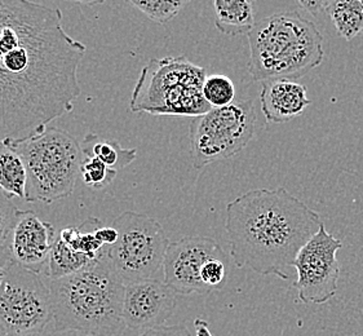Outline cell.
I'll return each mask as SVG.
<instances>
[{"instance_id": "1", "label": "cell", "mask_w": 363, "mask_h": 336, "mask_svg": "<svg viewBox=\"0 0 363 336\" xmlns=\"http://www.w3.org/2000/svg\"><path fill=\"white\" fill-rule=\"evenodd\" d=\"M57 7L0 0V144L20 141L73 111L87 51Z\"/></svg>"}, {"instance_id": "2", "label": "cell", "mask_w": 363, "mask_h": 336, "mask_svg": "<svg viewBox=\"0 0 363 336\" xmlns=\"http://www.w3.org/2000/svg\"><path fill=\"white\" fill-rule=\"evenodd\" d=\"M225 213L235 267L284 281L300 250L323 225L318 212L284 188L250 190L229 202Z\"/></svg>"}, {"instance_id": "3", "label": "cell", "mask_w": 363, "mask_h": 336, "mask_svg": "<svg viewBox=\"0 0 363 336\" xmlns=\"http://www.w3.org/2000/svg\"><path fill=\"white\" fill-rule=\"evenodd\" d=\"M55 331L78 330L97 336H123L125 286L113 269L106 250L72 276L50 281Z\"/></svg>"}, {"instance_id": "4", "label": "cell", "mask_w": 363, "mask_h": 336, "mask_svg": "<svg viewBox=\"0 0 363 336\" xmlns=\"http://www.w3.org/2000/svg\"><path fill=\"white\" fill-rule=\"evenodd\" d=\"M247 37L248 73L254 82L300 79L325 59L317 25L296 11L262 18Z\"/></svg>"}, {"instance_id": "5", "label": "cell", "mask_w": 363, "mask_h": 336, "mask_svg": "<svg viewBox=\"0 0 363 336\" xmlns=\"http://www.w3.org/2000/svg\"><path fill=\"white\" fill-rule=\"evenodd\" d=\"M203 67L185 56L150 60L132 92L130 109L153 116L199 117L211 108L204 100Z\"/></svg>"}, {"instance_id": "6", "label": "cell", "mask_w": 363, "mask_h": 336, "mask_svg": "<svg viewBox=\"0 0 363 336\" xmlns=\"http://www.w3.org/2000/svg\"><path fill=\"white\" fill-rule=\"evenodd\" d=\"M4 145L20 154L28 172L26 202L53 203L73 194L83 153L69 132L47 127L42 132Z\"/></svg>"}, {"instance_id": "7", "label": "cell", "mask_w": 363, "mask_h": 336, "mask_svg": "<svg viewBox=\"0 0 363 336\" xmlns=\"http://www.w3.org/2000/svg\"><path fill=\"white\" fill-rule=\"evenodd\" d=\"M111 227L116 228L119 237L106 254L123 285L157 279L171 243L160 223L144 213L124 211L116 216Z\"/></svg>"}, {"instance_id": "8", "label": "cell", "mask_w": 363, "mask_h": 336, "mask_svg": "<svg viewBox=\"0 0 363 336\" xmlns=\"http://www.w3.org/2000/svg\"><path fill=\"white\" fill-rule=\"evenodd\" d=\"M254 100L211 109L190 123L191 161L196 169L213 162L229 159L252 141L256 130Z\"/></svg>"}, {"instance_id": "9", "label": "cell", "mask_w": 363, "mask_h": 336, "mask_svg": "<svg viewBox=\"0 0 363 336\" xmlns=\"http://www.w3.org/2000/svg\"><path fill=\"white\" fill-rule=\"evenodd\" d=\"M53 323L51 291L40 273L18 264L8 265L0 287V325L7 335L50 329Z\"/></svg>"}, {"instance_id": "10", "label": "cell", "mask_w": 363, "mask_h": 336, "mask_svg": "<svg viewBox=\"0 0 363 336\" xmlns=\"http://www.w3.org/2000/svg\"><path fill=\"white\" fill-rule=\"evenodd\" d=\"M342 242L328 233L325 224L300 250L292 267L298 273L294 289L304 304H325L337 293L340 264L337 252Z\"/></svg>"}, {"instance_id": "11", "label": "cell", "mask_w": 363, "mask_h": 336, "mask_svg": "<svg viewBox=\"0 0 363 336\" xmlns=\"http://www.w3.org/2000/svg\"><path fill=\"white\" fill-rule=\"evenodd\" d=\"M216 257L228 255L210 237H184L171 242L163 263V281L180 295H208L210 291L203 285L201 273L204 264Z\"/></svg>"}, {"instance_id": "12", "label": "cell", "mask_w": 363, "mask_h": 336, "mask_svg": "<svg viewBox=\"0 0 363 336\" xmlns=\"http://www.w3.org/2000/svg\"><path fill=\"white\" fill-rule=\"evenodd\" d=\"M176 293L164 281L147 279L125 286L123 322L125 329L138 332L157 329L174 315Z\"/></svg>"}, {"instance_id": "13", "label": "cell", "mask_w": 363, "mask_h": 336, "mask_svg": "<svg viewBox=\"0 0 363 336\" xmlns=\"http://www.w3.org/2000/svg\"><path fill=\"white\" fill-rule=\"evenodd\" d=\"M55 228L33 211H17L11 238L9 251L13 263L40 273L48 263L53 243Z\"/></svg>"}, {"instance_id": "14", "label": "cell", "mask_w": 363, "mask_h": 336, "mask_svg": "<svg viewBox=\"0 0 363 336\" xmlns=\"http://www.w3.org/2000/svg\"><path fill=\"white\" fill-rule=\"evenodd\" d=\"M262 111L267 123H287L298 118L312 103L304 84L290 79L262 82Z\"/></svg>"}, {"instance_id": "15", "label": "cell", "mask_w": 363, "mask_h": 336, "mask_svg": "<svg viewBox=\"0 0 363 336\" xmlns=\"http://www.w3.org/2000/svg\"><path fill=\"white\" fill-rule=\"evenodd\" d=\"M218 31L228 37L248 34L255 26L254 1L251 0H215Z\"/></svg>"}, {"instance_id": "16", "label": "cell", "mask_w": 363, "mask_h": 336, "mask_svg": "<svg viewBox=\"0 0 363 336\" xmlns=\"http://www.w3.org/2000/svg\"><path fill=\"white\" fill-rule=\"evenodd\" d=\"M80 149L83 157H96L114 171L128 167L138 157L136 149H124L116 140L105 139L96 133L86 135Z\"/></svg>"}, {"instance_id": "17", "label": "cell", "mask_w": 363, "mask_h": 336, "mask_svg": "<svg viewBox=\"0 0 363 336\" xmlns=\"http://www.w3.org/2000/svg\"><path fill=\"white\" fill-rule=\"evenodd\" d=\"M28 172L20 154L0 144V191L9 198H26Z\"/></svg>"}, {"instance_id": "18", "label": "cell", "mask_w": 363, "mask_h": 336, "mask_svg": "<svg viewBox=\"0 0 363 336\" xmlns=\"http://www.w3.org/2000/svg\"><path fill=\"white\" fill-rule=\"evenodd\" d=\"M326 13L330 15L335 29L345 40H353L363 34V0L330 1Z\"/></svg>"}, {"instance_id": "19", "label": "cell", "mask_w": 363, "mask_h": 336, "mask_svg": "<svg viewBox=\"0 0 363 336\" xmlns=\"http://www.w3.org/2000/svg\"><path fill=\"white\" fill-rule=\"evenodd\" d=\"M99 257H92L75 251L58 237L53 243L50 260H48L50 281L67 277L74 273L83 271L84 268H87L88 265L96 262Z\"/></svg>"}, {"instance_id": "20", "label": "cell", "mask_w": 363, "mask_h": 336, "mask_svg": "<svg viewBox=\"0 0 363 336\" xmlns=\"http://www.w3.org/2000/svg\"><path fill=\"white\" fill-rule=\"evenodd\" d=\"M204 100L212 109L224 108L234 103L235 86L229 77L224 74L207 75L203 83Z\"/></svg>"}, {"instance_id": "21", "label": "cell", "mask_w": 363, "mask_h": 336, "mask_svg": "<svg viewBox=\"0 0 363 336\" xmlns=\"http://www.w3.org/2000/svg\"><path fill=\"white\" fill-rule=\"evenodd\" d=\"M189 1L182 0H131L132 7L138 8L152 21L164 25L180 13Z\"/></svg>"}, {"instance_id": "22", "label": "cell", "mask_w": 363, "mask_h": 336, "mask_svg": "<svg viewBox=\"0 0 363 336\" xmlns=\"http://www.w3.org/2000/svg\"><path fill=\"white\" fill-rule=\"evenodd\" d=\"M79 176L83 184L88 188L101 190L116 179V171L108 167L96 157H83Z\"/></svg>"}, {"instance_id": "23", "label": "cell", "mask_w": 363, "mask_h": 336, "mask_svg": "<svg viewBox=\"0 0 363 336\" xmlns=\"http://www.w3.org/2000/svg\"><path fill=\"white\" fill-rule=\"evenodd\" d=\"M228 265H229V257L211 259L210 262L204 264L203 269L201 273V279L210 293L213 290H221L225 286Z\"/></svg>"}, {"instance_id": "24", "label": "cell", "mask_w": 363, "mask_h": 336, "mask_svg": "<svg viewBox=\"0 0 363 336\" xmlns=\"http://www.w3.org/2000/svg\"><path fill=\"white\" fill-rule=\"evenodd\" d=\"M17 208L0 191V245H9V238L16 223Z\"/></svg>"}, {"instance_id": "25", "label": "cell", "mask_w": 363, "mask_h": 336, "mask_svg": "<svg viewBox=\"0 0 363 336\" xmlns=\"http://www.w3.org/2000/svg\"><path fill=\"white\" fill-rule=\"evenodd\" d=\"M138 336H191L189 330L184 325H174V326H160L157 329L147 330Z\"/></svg>"}, {"instance_id": "26", "label": "cell", "mask_w": 363, "mask_h": 336, "mask_svg": "<svg viewBox=\"0 0 363 336\" xmlns=\"http://www.w3.org/2000/svg\"><path fill=\"white\" fill-rule=\"evenodd\" d=\"M298 7L303 8L309 15L318 16L322 12H326L327 7L330 4L328 0H298L296 1Z\"/></svg>"}, {"instance_id": "27", "label": "cell", "mask_w": 363, "mask_h": 336, "mask_svg": "<svg viewBox=\"0 0 363 336\" xmlns=\"http://www.w3.org/2000/svg\"><path fill=\"white\" fill-rule=\"evenodd\" d=\"M96 237L97 240L101 242L102 245L105 246H113L116 241H118V230L116 228L113 227H100L96 230Z\"/></svg>"}, {"instance_id": "28", "label": "cell", "mask_w": 363, "mask_h": 336, "mask_svg": "<svg viewBox=\"0 0 363 336\" xmlns=\"http://www.w3.org/2000/svg\"><path fill=\"white\" fill-rule=\"evenodd\" d=\"M12 256L8 245H0V269L4 271L9 264L12 263Z\"/></svg>"}, {"instance_id": "29", "label": "cell", "mask_w": 363, "mask_h": 336, "mask_svg": "<svg viewBox=\"0 0 363 336\" xmlns=\"http://www.w3.org/2000/svg\"><path fill=\"white\" fill-rule=\"evenodd\" d=\"M194 327H196V336H212L210 331V325L208 322L196 318L194 321Z\"/></svg>"}, {"instance_id": "30", "label": "cell", "mask_w": 363, "mask_h": 336, "mask_svg": "<svg viewBox=\"0 0 363 336\" xmlns=\"http://www.w3.org/2000/svg\"><path fill=\"white\" fill-rule=\"evenodd\" d=\"M55 336H97L78 330H66V331H55Z\"/></svg>"}, {"instance_id": "31", "label": "cell", "mask_w": 363, "mask_h": 336, "mask_svg": "<svg viewBox=\"0 0 363 336\" xmlns=\"http://www.w3.org/2000/svg\"><path fill=\"white\" fill-rule=\"evenodd\" d=\"M7 336H55V327L40 330V331H34V332H26V334H16V335Z\"/></svg>"}, {"instance_id": "32", "label": "cell", "mask_w": 363, "mask_h": 336, "mask_svg": "<svg viewBox=\"0 0 363 336\" xmlns=\"http://www.w3.org/2000/svg\"><path fill=\"white\" fill-rule=\"evenodd\" d=\"M4 271H6V269H4ZM4 271H1V269H0V287H1L3 279H4Z\"/></svg>"}, {"instance_id": "33", "label": "cell", "mask_w": 363, "mask_h": 336, "mask_svg": "<svg viewBox=\"0 0 363 336\" xmlns=\"http://www.w3.org/2000/svg\"><path fill=\"white\" fill-rule=\"evenodd\" d=\"M0 336H7V334H6V331H4V329L1 327V325H0Z\"/></svg>"}]
</instances>
